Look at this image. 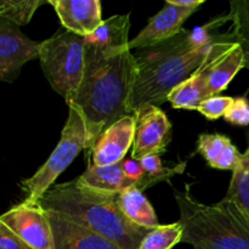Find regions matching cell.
Returning a JSON list of instances; mask_svg holds the SVG:
<instances>
[{"label":"cell","instance_id":"cell-1","mask_svg":"<svg viewBox=\"0 0 249 249\" xmlns=\"http://www.w3.org/2000/svg\"><path fill=\"white\" fill-rule=\"evenodd\" d=\"M228 21H231L229 14L192 31L182 29L163 43L139 50L134 55L130 113L136 116L148 107H160L168 101L170 92L198 68L212 44L223 36L216 31Z\"/></svg>","mask_w":249,"mask_h":249},{"label":"cell","instance_id":"cell-2","mask_svg":"<svg viewBox=\"0 0 249 249\" xmlns=\"http://www.w3.org/2000/svg\"><path fill=\"white\" fill-rule=\"evenodd\" d=\"M128 45L100 48L85 44L82 83L67 105H73L84 119L88 151L107 128L131 114L129 97L135 78V57Z\"/></svg>","mask_w":249,"mask_h":249},{"label":"cell","instance_id":"cell-3","mask_svg":"<svg viewBox=\"0 0 249 249\" xmlns=\"http://www.w3.org/2000/svg\"><path fill=\"white\" fill-rule=\"evenodd\" d=\"M36 204L90 229L121 249H138L151 231L131 223L122 213L118 194L97 191L78 179L53 185Z\"/></svg>","mask_w":249,"mask_h":249},{"label":"cell","instance_id":"cell-4","mask_svg":"<svg viewBox=\"0 0 249 249\" xmlns=\"http://www.w3.org/2000/svg\"><path fill=\"white\" fill-rule=\"evenodd\" d=\"M182 226L181 242L195 249H249V225L225 198L215 204H203L191 194L175 191Z\"/></svg>","mask_w":249,"mask_h":249},{"label":"cell","instance_id":"cell-5","mask_svg":"<svg viewBox=\"0 0 249 249\" xmlns=\"http://www.w3.org/2000/svg\"><path fill=\"white\" fill-rule=\"evenodd\" d=\"M85 36L68 31H60L40 41L39 61L51 88L71 102L84 74Z\"/></svg>","mask_w":249,"mask_h":249},{"label":"cell","instance_id":"cell-6","mask_svg":"<svg viewBox=\"0 0 249 249\" xmlns=\"http://www.w3.org/2000/svg\"><path fill=\"white\" fill-rule=\"evenodd\" d=\"M67 106V122L63 126L57 146L38 172L21 182L22 190L26 192L24 202L27 203H38L41 196L55 185L56 179L60 177L61 173L67 169L68 165L83 150H87L88 133L84 119L73 105Z\"/></svg>","mask_w":249,"mask_h":249},{"label":"cell","instance_id":"cell-7","mask_svg":"<svg viewBox=\"0 0 249 249\" xmlns=\"http://www.w3.org/2000/svg\"><path fill=\"white\" fill-rule=\"evenodd\" d=\"M0 223L6 225L32 249H53L48 215L38 204L27 202L16 204L0 215Z\"/></svg>","mask_w":249,"mask_h":249},{"label":"cell","instance_id":"cell-8","mask_svg":"<svg viewBox=\"0 0 249 249\" xmlns=\"http://www.w3.org/2000/svg\"><path fill=\"white\" fill-rule=\"evenodd\" d=\"M40 41L32 40L19 26L0 18V82L12 83L22 67L39 56Z\"/></svg>","mask_w":249,"mask_h":249},{"label":"cell","instance_id":"cell-9","mask_svg":"<svg viewBox=\"0 0 249 249\" xmlns=\"http://www.w3.org/2000/svg\"><path fill=\"white\" fill-rule=\"evenodd\" d=\"M135 117L131 158L140 160L147 155L164 152L172 139V124L167 114L160 107H148Z\"/></svg>","mask_w":249,"mask_h":249},{"label":"cell","instance_id":"cell-10","mask_svg":"<svg viewBox=\"0 0 249 249\" xmlns=\"http://www.w3.org/2000/svg\"><path fill=\"white\" fill-rule=\"evenodd\" d=\"M195 11H197V9L175 6L167 0L165 6L158 14L151 17L140 33L129 41L128 48L130 50H141L173 38L184 29L182 24Z\"/></svg>","mask_w":249,"mask_h":249},{"label":"cell","instance_id":"cell-11","mask_svg":"<svg viewBox=\"0 0 249 249\" xmlns=\"http://www.w3.org/2000/svg\"><path fill=\"white\" fill-rule=\"evenodd\" d=\"M136 117H123L107 128L95 141L91 148L92 164L111 165L124 160L129 148L133 146Z\"/></svg>","mask_w":249,"mask_h":249},{"label":"cell","instance_id":"cell-12","mask_svg":"<svg viewBox=\"0 0 249 249\" xmlns=\"http://www.w3.org/2000/svg\"><path fill=\"white\" fill-rule=\"evenodd\" d=\"M51 231L53 249H121L104 236L61 215L46 212Z\"/></svg>","mask_w":249,"mask_h":249},{"label":"cell","instance_id":"cell-13","mask_svg":"<svg viewBox=\"0 0 249 249\" xmlns=\"http://www.w3.org/2000/svg\"><path fill=\"white\" fill-rule=\"evenodd\" d=\"M66 31L87 36L102 23L100 0H49Z\"/></svg>","mask_w":249,"mask_h":249},{"label":"cell","instance_id":"cell-14","mask_svg":"<svg viewBox=\"0 0 249 249\" xmlns=\"http://www.w3.org/2000/svg\"><path fill=\"white\" fill-rule=\"evenodd\" d=\"M211 49L198 68L179 87L175 88L168 96V101L172 104L174 108L198 109L201 102L208 99L207 79H208V68L209 62H211Z\"/></svg>","mask_w":249,"mask_h":249},{"label":"cell","instance_id":"cell-15","mask_svg":"<svg viewBox=\"0 0 249 249\" xmlns=\"http://www.w3.org/2000/svg\"><path fill=\"white\" fill-rule=\"evenodd\" d=\"M197 151L206 158L212 168L235 170L240 164L242 153L229 138L221 134H202L198 138Z\"/></svg>","mask_w":249,"mask_h":249},{"label":"cell","instance_id":"cell-16","mask_svg":"<svg viewBox=\"0 0 249 249\" xmlns=\"http://www.w3.org/2000/svg\"><path fill=\"white\" fill-rule=\"evenodd\" d=\"M122 163L123 160L111 165L90 164L78 180L85 186L111 194H119L129 187H136L138 181L126 177Z\"/></svg>","mask_w":249,"mask_h":249},{"label":"cell","instance_id":"cell-17","mask_svg":"<svg viewBox=\"0 0 249 249\" xmlns=\"http://www.w3.org/2000/svg\"><path fill=\"white\" fill-rule=\"evenodd\" d=\"M118 206L122 213L136 225L153 230L160 225L155 209L143 196L142 191L135 186L129 187L118 194Z\"/></svg>","mask_w":249,"mask_h":249},{"label":"cell","instance_id":"cell-18","mask_svg":"<svg viewBox=\"0 0 249 249\" xmlns=\"http://www.w3.org/2000/svg\"><path fill=\"white\" fill-rule=\"evenodd\" d=\"M130 29V12L125 15H116L104 19V23L90 36H85V41L100 48H117L129 44Z\"/></svg>","mask_w":249,"mask_h":249},{"label":"cell","instance_id":"cell-19","mask_svg":"<svg viewBox=\"0 0 249 249\" xmlns=\"http://www.w3.org/2000/svg\"><path fill=\"white\" fill-rule=\"evenodd\" d=\"M224 198L237 209L249 225V145L242 153L240 164L232 172V179Z\"/></svg>","mask_w":249,"mask_h":249},{"label":"cell","instance_id":"cell-20","mask_svg":"<svg viewBox=\"0 0 249 249\" xmlns=\"http://www.w3.org/2000/svg\"><path fill=\"white\" fill-rule=\"evenodd\" d=\"M229 15L235 40L240 44L245 56V68L249 70V0H232Z\"/></svg>","mask_w":249,"mask_h":249},{"label":"cell","instance_id":"cell-21","mask_svg":"<svg viewBox=\"0 0 249 249\" xmlns=\"http://www.w3.org/2000/svg\"><path fill=\"white\" fill-rule=\"evenodd\" d=\"M140 163L143 168V172H145L143 178L136 185V189H139L140 191H143L147 187L153 186L155 184L163 181V180H168L174 175L180 174V173L184 172L185 167H186L185 162L175 165L174 168L163 167L160 155H156V153L145 156L142 160H140Z\"/></svg>","mask_w":249,"mask_h":249},{"label":"cell","instance_id":"cell-22","mask_svg":"<svg viewBox=\"0 0 249 249\" xmlns=\"http://www.w3.org/2000/svg\"><path fill=\"white\" fill-rule=\"evenodd\" d=\"M181 237L182 226L180 221L160 225L145 236L138 249H172L181 242Z\"/></svg>","mask_w":249,"mask_h":249},{"label":"cell","instance_id":"cell-23","mask_svg":"<svg viewBox=\"0 0 249 249\" xmlns=\"http://www.w3.org/2000/svg\"><path fill=\"white\" fill-rule=\"evenodd\" d=\"M46 2L44 0H0V18L24 26L29 23L38 7Z\"/></svg>","mask_w":249,"mask_h":249},{"label":"cell","instance_id":"cell-24","mask_svg":"<svg viewBox=\"0 0 249 249\" xmlns=\"http://www.w3.org/2000/svg\"><path fill=\"white\" fill-rule=\"evenodd\" d=\"M233 100L235 99L230 96H220V95L208 97L201 102L197 111L201 112L209 121H215L226 113L229 107L232 105Z\"/></svg>","mask_w":249,"mask_h":249},{"label":"cell","instance_id":"cell-25","mask_svg":"<svg viewBox=\"0 0 249 249\" xmlns=\"http://www.w3.org/2000/svg\"><path fill=\"white\" fill-rule=\"evenodd\" d=\"M226 122L235 125L247 126L249 125V102L245 97H238L233 100L232 105L229 107L224 114Z\"/></svg>","mask_w":249,"mask_h":249},{"label":"cell","instance_id":"cell-26","mask_svg":"<svg viewBox=\"0 0 249 249\" xmlns=\"http://www.w3.org/2000/svg\"><path fill=\"white\" fill-rule=\"evenodd\" d=\"M0 249H32L6 225L0 223Z\"/></svg>","mask_w":249,"mask_h":249},{"label":"cell","instance_id":"cell-27","mask_svg":"<svg viewBox=\"0 0 249 249\" xmlns=\"http://www.w3.org/2000/svg\"><path fill=\"white\" fill-rule=\"evenodd\" d=\"M122 167H123L124 173L128 178L135 180V181H140L141 179L145 175V172H143V168L141 165L140 160H136L130 158V160H124L123 163H122ZM138 185V184H136Z\"/></svg>","mask_w":249,"mask_h":249},{"label":"cell","instance_id":"cell-28","mask_svg":"<svg viewBox=\"0 0 249 249\" xmlns=\"http://www.w3.org/2000/svg\"><path fill=\"white\" fill-rule=\"evenodd\" d=\"M173 5L180 7H190V9H198L204 0H169Z\"/></svg>","mask_w":249,"mask_h":249}]
</instances>
